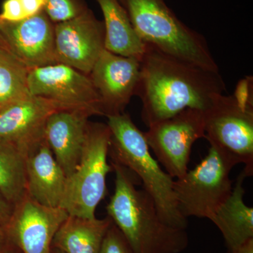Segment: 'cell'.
Returning <instances> with one entry per match:
<instances>
[{
	"instance_id": "27",
	"label": "cell",
	"mask_w": 253,
	"mask_h": 253,
	"mask_svg": "<svg viewBox=\"0 0 253 253\" xmlns=\"http://www.w3.org/2000/svg\"><path fill=\"white\" fill-rule=\"evenodd\" d=\"M226 253H253V239L248 240L237 247L228 250Z\"/></svg>"
},
{
	"instance_id": "22",
	"label": "cell",
	"mask_w": 253,
	"mask_h": 253,
	"mask_svg": "<svg viewBox=\"0 0 253 253\" xmlns=\"http://www.w3.org/2000/svg\"><path fill=\"white\" fill-rule=\"evenodd\" d=\"M87 9L83 0H45L43 11L52 22L59 23L77 17Z\"/></svg>"
},
{
	"instance_id": "16",
	"label": "cell",
	"mask_w": 253,
	"mask_h": 253,
	"mask_svg": "<svg viewBox=\"0 0 253 253\" xmlns=\"http://www.w3.org/2000/svg\"><path fill=\"white\" fill-rule=\"evenodd\" d=\"M66 181L67 176L44 138L26 160V193L42 206L61 208Z\"/></svg>"
},
{
	"instance_id": "18",
	"label": "cell",
	"mask_w": 253,
	"mask_h": 253,
	"mask_svg": "<svg viewBox=\"0 0 253 253\" xmlns=\"http://www.w3.org/2000/svg\"><path fill=\"white\" fill-rule=\"evenodd\" d=\"M104 15L105 49L141 61L146 49L120 0H96Z\"/></svg>"
},
{
	"instance_id": "19",
	"label": "cell",
	"mask_w": 253,
	"mask_h": 253,
	"mask_svg": "<svg viewBox=\"0 0 253 253\" xmlns=\"http://www.w3.org/2000/svg\"><path fill=\"white\" fill-rule=\"evenodd\" d=\"M113 221L68 215L53 239L52 247L63 253H99Z\"/></svg>"
},
{
	"instance_id": "3",
	"label": "cell",
	"mask_w": 253,
	"mask_h": 253,
	"mask_svg": "<svg viewBox=\"0 0 253 253\" xmlns=\"http://www.w3.org/2000/svg\"><path fill=\"white\" fill-rule=\"evenodd\" d=\"M111 131L109 155L138 176L145 191L154 201L160 217L173 227L186 229L187 219L181 215L174 194V179L151 154L144 132L126 113L108 116Z\"/></svg>"
},
{
	"instance_id": "12",
	"label": "cell",
	"mask_w": 253,
	"mask_h": 253,
	"mask_svg": "<svg viewBox=\"0 0 253 253\" xmlns=\"http://www.w3.org/2000/svg\"><path fill=\"white\" fill-rule=\"evenodd\" d=\"M140 61L104 49L89 73L106 117L124 113L134 95L140 76Z\"/></svg>"
},
{
	"instance_id": "31",
	"label": "cell",
	"mask_w": 253,
	"mask_h": 253,
	"mask_svg": "<svg viewBox=\"0 0 253 253\" xmlns=\"http://www.w3.org/2000/svg\"><path fill=\"white\" fill-rule=\"evenodd\" d=\"M51 253H61V251H59V250L54 249V248L52 247V250H51Z\"/></svg>"
},
{
	"instance_id": "20",
	"label": "cell",
	"mask_w": 253,
	"mask_h": 253,
	"mask_svg": "<svg viewBox=\"0 0 253 253\" xmlns=\"http://www.w3.org/2000/svg\"><path fill=\"white\" fill-rule=\"evenodd\" d=\"M27 157L16 145L0 140V194L14 206L26 194Z\"/></svg>"
},
{
	"instance_id": "24",
	"label": "cell",
	"mask_w": 253,
	"mask_h": 253,
	"mask_svg": "<svg viewBox=\"0 0 253 253\" xmlns=\"http://www.w3.org/2000/svg\"><path fill=\"white\" fill-rule=\"evenodd\" d=\"M28 18L20 0H5L2 5V11L0 14V21L16 23Z\"/></svg>"
},
{
	"instance_id": "2",
	"label": "cell",
	"mask_w": 253,
	"mask_h": 253,
	"mask_svg": "<svg viewBox=\"0 0 253 253\" xmlns=\"http://www.w3.org/2000/svg\"><path fill=\"white\" fill-rule=\"evenodd\" d=\"M115 189L108 215L122 232L134 253H180L189 245L186 229L173 227L160 217L154 201L136 188L134 174L113 161Z\"/></svg>"
},
{
	"instance_id": "6",
	"label": "cell",
	"mask_w": 253,
	"mask_h": 253,
	"mask_svg": "<svg viewBox=\"0 0 253 253\" xmlns=\"http://www.w3.org/2000/svg\"><path fill=\"white\" fill-rule=\"evenodd\" d=\"M234 163L211 146L208 155L184 176L174 181L178 209L183 217L211 220L232 191L230 179Z\"/></svg>"
},
{
	"instance_id": "29",
	"label": "cell",
	"mask_w": 253,
	"mask_h": 253,
	"mask_svg": "<svg viewBox=\"0 0 253 253\" xmlns=\"http://www.w3.org/2000/svg\"><path fill=\"white\" fill-rule=\"evenodd\" d=\"M0 253H22L21 251H20L19 249H18L16 246H15L14 245L11 244V243H9L7 244V246L6 247L4 248L1 251H0Z\"/></svg>"
},
{
	"instance_id": "7",
	"label": "cell",
	"mask_w": 253,
	"mask_h": 253,
	"mask_svg": "<svg viewBox=\"0 0 253 253\" xmlns=\"http://www.w3.org/2000/svg\"><path fill=\"white\" fill-rule=\"evenodd\" d=\"M205 139L231 160L244 164L247 176L253 174V105L234 94H220L204 111Z\"/></svg>"
},
{
	"instance_id": "17",
	"label": "cell",
	"mask_w": 253,
	"mask_h": 253,
	"mask_svg": "<svg viewBox=\"0 0 253 253\" xmlns=\"http://www.w3.org/2000/svg\"><path fill=\"white\" fill-rule=\"evenodd\" d=\"M246 177L242 171L229 198L211 220L221 231L228 250L253 239V208L247 206L244 199Z\"/></svg>"
},
{
	"instance_id": "4",
	"label": "cell",
	"mask_w": 253,
	"mask_h": 253,
	"mask_svg": "<svg viewBox=\"0 0 253 253\" xmlns=\"http://www.w3.org/2000/svg\"><path fill=\"white\" fill-rule=\"evenodd\" d=\"M144 43L213 71H219L206 38L181 21L165 0H120Z\"/></svg>"
},
{
	"instance_id": "10",
	"label": "cell",
	"mask_w": 253,
	"mask_h": 253,
	"mask_svg": "<svg viewBox=\"0 0 253 253\" xmlns=\"http://www.w3.org/2000/svg\"><path fill=\"white\" fill-rule=\"evenodd\" d=\"M69 214L61 208L38 204L26 193L4 226L11 244L22 253H51L56 231Z\"/></svg>"
},
{
	"instance_id": "8",
	"label": "cell",
	"mask_w": 253,
	"mask_h": 253,
	"mask_svg": "<svg viewBox=\"0 0 253 253\" xmlns=\"http://www.w3.org/2000/svg\"><path fill=\"white\" fill-rule=\"evenodd\" d=\"M145 139L160 165L173 179L189 170L193 145L205 138L204 111L186 109L148 126Z\"/></svg>"
},
{
	"instance_id": "30",
	"label": "cell",
	"mask_w": 253,
	"mask_h": 253,
	"mask_svg": "<svg viewBox=\"0 0 253 253\" xmlns=\"http://www.w3.org/2000/svg\"><path fill=\"white\" fill-rule=\"evenodd\" d=\"M0 48H2V49H6L9 51L7 46H6V42H5L4 38H3L2 35H1V32H0Z\"/></svg>"
},
{
	"instance_id": "21",
	"label": "cell",
	"mask_w": 253,
	"mask_h": 253,
	"mask_svg": "<svg viewBox=\"0 0 253 253\" xmlns=\"http://www.w3.org/2000/svg\"><path fill=\"white\" fill-rule=\"evenodd\" d=\"M28 71L9 51L0 48V111L31 95Z\"/></svg>"
},
{
	"instance_id": "11",
	"label": "cell",
	"mask_w": 253,
	"mask_h": 253,
	"mask_svg": "<svg viewBox=\"0 0 253 253\" xmlns=\"http://www.w3.org/2000/svg\"><path fill=\"white\" fill-rule=\"evenodd\" d=\"M56 63L89 76L105 49L104 22L88 9L73 19L54 26Z\"/></svg>"
},
{
	"instance_id": "13",
	"label": "cell",
	"mask_w": 253,
	"mask_h": 253,
	"mask_svg": "<svg viewBox=\"0 0 253 253\" xmlns=\"http://www.w3.org/2000/svg\"><path fill=\"white\" fill-rule=\"evenodd\" d=\"M8 49L28 69L56 64L54 26L44 11L16 23L0 21Z\"/></svg>"
},
{
	"instance_id": "23",
	"label": "cell",
	"mask_w": 253,
	"mask_h": 253,
	"mask_svg": "<svg viewBox=\"0 0 253 253\" xmlns=\"http://www.w3.org/2000/svg\"><path fill=\"white\" fill-rule=\"evenodd\" d=\"M99 253H134L119 229L111 224L106 231Z\"/></svg>"
},
{
	"instance_id": "26",
	"label": "cell",
	"mask_w": 253,
	"mask_h": 253,
	"mask_svg": "<svg viewBox=\"0 0 253 253\" xmlns=\"http://www.w3.org/2000/svg\"><path fill=\"white\" fill-rule=\"evenodd\" d=\"M14 208V205L10 204L0 194V226L4 227L8 224Z\"/></svg>"
},
{
	"instance_id": "28",
	"label": "cell",
	"mask_w": 253,
	"mask_h": 253,
	"mask_svg": "<svg viewBox=\"0 0 253 253\" xmlns=\"http://www.w3.org/2000/svg\"><path fill=\"white\" fill-rule=\"evenodd\" d=\"M9 241L4 226H0V251L7 246Z\"/></svg>"
},
{
	"instance_id": "14",
	"label": "cell",
	"mask_w": 253,
	"mask_h": 253,
	"mask_svg": "<svg viewBox=\"0 0 253 253\" xmlns=\"http://www.w3.org/2000/svg\"><path fill=\"white\" fill-rule=\"evenodd\" d=\"M61 105L40 96L30 95L0 111V140L16 145L29 155L44 140L48 118Z\"/></svg>"
},
{
	"instance_id": "5",
	"label": "cell",
	"mask_w": 253,
	"mask_h": 253,
	"mask_svg": "<svg viewBox=\"0 0 253 253\" xmlns=\"http://www.w3.org/2000/svg\"><path fill=\"white\" fill-rule=\"evenodd\" d=\"M108 125L88 123L81 161L67 177L61 208L70 215L95 218L98 205L106 194V176L113 169L108 162L111 146Z\"/></svg>"
},
{
	"instance_id": "1",
	"label": "cell",
	"mask_w": 253,
	"mask_h": 253,
	"mask_svg": "<svg viewBox=\"0 0 253 253\" xmlns=\"http://www.w3.org/2000/svg\"><path fill=\"white\" fill-rule=\"evenodd\" d=\"M140 64L135 95L142 103L141 119L147 126L186 109L207 111L226 91L219 71L188 62L151 44H146Z\"/></svg>"
},
{
	"instance_id": "9",
	"label": "cell",
	"mask_w": 253,
	"mask_h": 253,
	"mask_svg": "<svg viewBox=\"0 0 253 253\" xmlns=\"http://www.w3.org/2000/svg\"><path fill=\"white\" fill-rule=\"evenodd\" d=\"M28 86L40 96L66 109H85L103 115L101 100L88 75L62 63L29 70Z\"/></svg>"
},
{
	"instance_id": "25",
	"label": "cell",
	"mask_w": 253,
	"mask_h": 253,
	"mask_svg": "<svg viewBox=\"0 0 253 253\" xmlns=\"http://www.w3.org/2000/svg\"><path fill=\"white\" fill-rule=\"evenodd\" d=\"M27 17L35 16L44 10L45 0H20Z\"/></svg>"
},
{
	"instance_id": "15",
	"label": "cell",
	"mask_w": 253,
	"mask_h": 253,
	"mask_svg": "<svg viewBox=\"0 0 253 253\" xmlns=\"http://www.w3.org/2000/svg\"><path fill=\"white\" fill-rule=\"evenodd\" d=\"M95 115L85 109H62L48 118L44 138L55 159L68 177L81 161L88 119Z\"/></svg>"
}]
</instances>
